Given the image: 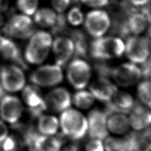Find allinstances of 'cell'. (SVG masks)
I'll return each mask as SVG.
<instances>
[{"instance_id": "obj_1", "label": "cell", "mask_w": 151, "mask_h": 151, "mask_svg": "<svg viewBox=\"0 0 151 151\" xmlns=\"http://www.w3.org/2000/svg\"><path fill=\"white\" fill-rule=\"evenodd\" d=\"M124 50L122 40L114 37H99L92 41L89 48L91 57L100 61L120 57Z\"/></svg>"}, {"instance_id": "obj_2", "label": "cell", "mask_w": 151, "mask_h": 151, "mask_svg": "<svg viewBox=\"0 0 151 151\" xmlns=\"http://www.w3.org/2000/svg\"><path fill=\"white\" fill-rule=\"evenodd\" d=\"M60 125L63 133L67 137L80 140L87 131V120L78 111L66 109L60 116Z\"/></svg>"}, {"instance_id": "obj_3", "label": "cell", "mask_w": 151, "mask_h": 151, "mask_svg": "<svg viewBox=\"0 0 151 151\" xmlns=\"http://www.w3.org/2000/svg\"><path fill=\"white\" fill-rule=\"evenodd\" d=\"M34 30L35 26L31 18L24 15H13L3 29L7 36L21 39L31 37Z\"/></svg>"}, {"instance_id": "obj_4", "label": "cell", "mask_w": 151, "mask_h": 151, "mask_svg": "<svg viewBox=\"0 0 151 151\" xmlns=\"http://www.w3.org/2000/svg\"><path fill=\"white\" fill-rule=\"evenodd\" d=\"M25 83V76L19 66L7 65L1 68L0 84L5 91H18L24 87Z\"/></svg>"}, {"instance_id": "obj_5", "label": "cell", "mask_w": 151, "mask_h": 151, "mask_svg": "<svg viewBox=\"0 0 151 151\" xmlns=\"http://www.w3.org/2000/svg\"><path fill=\"white\" fill-rule=\"evenodd\" d=\"M61 67L57 64L45 65L38 68L30 76V81L37 86L51 87L60 83L63 80Z\"/></svg>"}, {"instance_id": "obj_6", "label": "cell", "mask_w": 151, "mask_h": 151, "mask_svg": "<svg viewBox=\"0 0 151 151\" xmlns=\"http://www.w3.org/2000/svg\"><path fill=\"white\" fill-rule=\"evenodd\" d=\"M91 77V68L85 61L75 58L67 68V78L76 89H83L88 84Z\"/></svg>"}, {"instance_id": "obj_7", "label": "cell", "mask_w": 151, "mask_h": 151, "mask_svg": "<svg viewBox=\"0 0 151 151\" xmlns=\"http://www.w3.org/2000/svg\"><path fill=\"white\" fill-rule=\"evenodd\" d=\"M127 57L135 63H142L149 55L150 40L147 37H129L126 45Z\"/></svg>"}, {"instance_id": "obj_8", "label": "cell", "mask_w": 151, "mask_h": 151, "mask_svg": "<svg viewBox=\"0 0 151 151\" xmlns=\"http://www.w3.org/2000/svg\"><path fill=\"white\" fill-rule=\"evenodd\" d=\"M110 25L108 14L101 10L89 12L86 18L85 27L90 35L94 37H100L106 32Z\"/></svg>"}, {"instance_id": "obj_9", "label": "cell", "mask_w": 151, "mask_h": 151, "mask_svg": "<svg viewBox=\"0 0 151 151\" xmlns=\"http://www.w3.org/2000/svg\"><path fill=\"white\" fill-rule=\"evenodd\" d=\"M23 111V106L19 99L14 96H4L0 99V116L10 124L17 123Z\"/></svg>"}, {"instance_id": "obj_10", "label": "cell", "mask_w": 151, "mask_h": 151, "mask_svg": "<svg viewBox=\"0 0 151 151\" xmlns=\"http://www.w3.org/2000/svg\"><path fill=\"white\" fill-rule=\"evenodd\" d=\"M108 115L98 109L91 110L88 115V134L92 139L104 140L108 136L107 119Z\"/></svg>"}, {"instance_id": "obj_11", "label": "cell", "mask_w": 151, "mask_h": 151, "mask_svg": "<svg viewBox=\"0 0 151 151\" xmlns=\"http://www.w3.org/2000/svg\"><path fill=\"white\" fill-rule=\"evenodd\" d=\"M111 76L120 86L128 87L136 84L141 78L139 67L132 63H124L113 68Z\"/></svg>"}, {"instance_id": "obj_12", "label": "cell", "mask_w": 151, "mask_h": 151, "mask_svg": "<svg viewBox=\"0 0 151 151\" xmlns=\"http://www.w3.org/2000/svg\"><path fill=\"white\" fill-rule=\"evenodd\" d=\"M22 98L33 117H40L47 108L40 89L35 86H26L22 91Z\"/></svg>"}, {"instance_id": "obj_13", "label": "cell", "mask_w": 151, "mask_h": 151, "mask_svg": "<svg viewBox=\"0 0 151 151\" xmlns=\"http://www.w3.org/2000/svg\"><path fill=\"white\" fill-rule=\"evenodd\" d=\"M134 104V100L130 94L117 90L110 100L106 102L104 111L108 116L115 113H128L130 112Z\"/></svg>"}, {"instance_id": "obj_14", "label": "cell", "mask_w": 151, "mask_h": 151, "mask_svg": "<svg viewBox=\"0 0 151 151\" xmlns=\"http://www.w3.org/2000/svg\"><path fill=\"white\" fill-rule=\"evenodd\" d=\"M29 151H60L62 142L60 139L47 135H40L38 133L25 143Z\"/></svg>"}, {"instance_id": "obj_15", "label": "cell", "mask_w": 151, "mask_h": 151, "mask_svg": "<svg viewBox=\"0 0 151 151\" xmlns=\"http://www.w3.org/2000/svg\"><path fill=\"white\" fill-rule=\"evenodd\" d=\"M47 107L55 112H61L70 107L71 97L68 91L64 88L58 87L49 92L45 96Z\"/></svg>"}, {"instance_id": "obj_16", "label": "cell", "mask_w": 151, "mask_h": 151, "mask_svg": "<svg viewBox=\"0 0 151 151\" xmlns=\"http://www.w3.org/2000/svg\"><path fill=\"white\" fill-rule=\"evenodd\" d=\"M52 50L56 64L64 66L74 53V44L71 39L58 36L54 41Z\"/></svg>"}, {"instance_id": "obj_17", "label": "cell", "mask_w": 151, "mask_h": 151, "mask_svg": "<svg viewBox=\"0 0 151 151\" xmlns=\"http://www.w3.org/2000/svg\"><path fill=\"white\" fill-rule=\"evenodd\" d=\"M0 51L3 57L17 63L22 68H27L17 45L0 32Z\"/></svg>"}, {"instance_id": "obj_18", "label": "cell", "mask_w": 151, "mask_h": 151, "mask_svg": "<svg viewBox=\"0 0 151 151\" xmlns=\"http://www.w3.org/2000/svg\"><path fill=\"white\" fill-rule=\"evenodd\" d=\"M90 90L94 98L106 103L111 98L117 87L107 78L100 77L91 84Z\"/></svg>"}, {"instance_id": "obj_19", "label": "cell", "mask_w": 151, "mask_h": 151, "mask_svg": "<svg viewBox=\"0 0 151 151\" xmlns=\"http://www.w3.org/2000/svg\"><path fill=\"white\" fill-rule=\"evenodd\" d=\"M130 112L129 123L134 129L142 130L149 127L151 116L150 111L146 107L139 103L134 104Z\"/></svg>"}, {"instance_id": "obj_20", "label": "cell", "mask_w": 151, "mask_h": 151, "mask_svg": "<svg viewBox=\"0 0 151 151\" xmlns=\"http://www.w3.org/2000/svg\"><path fill=\"white\" fill-rule=\"evenodd\" d=\"M74 44V55L75 58H87L88 45L87 37L80 30L76 29L70 32Z\"/></svg>"}, {"instance_id": "obj_21", "label": "cell", "mask_w": 151, "mask_h": 151, "mask_svg": "<svg viewBox=\"0 0 151 151\" xmlns=\"http://www.w3.org/2000/svg\"><path fill=\"white\" fill-rule=\"evenodd\" d=\"M49 49L48 47L29 42L25 51V57L29 63L40 64L47 58Z\"/></svg>"}, {"instance_id": "obj_22", "label": "cell", "mask_w": 151, "mask_h": 151, "mask_svg": "<svg viewBox=\"0 0 151 151\" xmlns=\"http://www.w3.org/2000/svg\"><path fill=\"white\" fill-rule=\"evenodd\" d=\"M107 119V127L111 132L115 134H123L126 132L130 126L129 119L123 113H112Z\"/></svg>"}, {"instance_id": "obj_23", "label": "cell", "mask_w": 151, "mask_h": 151, "mask_svg": "<svg viewBox=\"0 0 151 151\" xmlns=\"http://www.w3.org/2000/svg\"><path fill=\"white\" fill-rule=\"evenodd\" d=\"M147 23L149 24L150 21L139 11V9L131 14L127 18L129 29L130 33L134 35H138L143 32L147 27Z\"/></svg>"}, {"instance_id": "obj_24", "label": "cell", "mask_w": 151, "mask_h": 151, "mask_svg": "<svg viewBox=\"0 0 151 151\" xmlns=\"http://www.w3.org/2000/svg\"><path fill=\"white\" fill-rule=\"evenodd\" d=\"M59 126L57 119L52 116H40L38 122L40 132L45 135H52L56 133Z\"/></svg>"}, {"instance_id": "obj_25", "label": "cell", "mask_w": 151, "mask_h": 151, "mask_svg": "<svg viewBox=\"0 0 151 151\" xmlns=\"http://www.w3.org/2000/svg\"><path fill=\"white\" fill-rule=\"evenodd\" d=\"M55 12L51 9L44 8L39 9L34 15V20L36 23L42 27H51L56 19Z\"/></svg>"}, {"instance_id": "obj_26", "label": "cell", "mask_w": 151, "mask_h": 151, "mask_svg": "<svg viewBox=\"0 0 151 151\" xmlns=\"http://www.w3.org/2000/svg\"><path fill=\"white\" fill-rule=\"evenodd\" d=\"M106 151H132L130 145L126 139L108 137L105 141Z\"/></svg>"}, {"instance_id": "obj_27", "label": "cell", "mask_w": 151, "mask_h": 151, "mask_svg": "<svg viewBox=\"0 0 151 151\" xmlns=\"http://www.w3.org/2000/svg\"><path fill=\"white\" fill-rule=\"evenodd\" d=\"M94 97L93 94L87 91L81 90L76 93L73 96L74 104L79 108L87 109L91 107L94 103Z\"/></svg>"}, {"instance_id": "obj_28", "label": "cell", "mask_w": 151, "mask_h": 151, "mask_svg": "<svg viewBox=\"0 0 151 151\" xmlns=\"http://www.w3.org/2000/svg\"><path fill=\"white\" fill-rule=\"evenodd\" d=\"M137 94L141 101L150 107V82L145 80L141 82L137 87Z\"/></svg>"}, {"instance_id": "obj_29", "label": "cell", "mask_w": 151, "mask_h": 151, "mask_svg": "<svg viewBox=\"0 0 151 151\" xmlns=\"http://www.w3.org/2000/svg\"><path fill=\"white\" fill-rule=\"evenodd\" d=\"M51 32L55 35L64 34L68 32L66 18L64 14L59 13L56 16L54 24L51 26Z\"/></svg>"}, {"instance_id": "obj_30", "label": "cell", "mask_w": 151, "mask_h": 151, "mask_svg": "<svg viewBox=\"0 0 151 151\" xmlns=\"http://www.w3.org/2000/svg\"><path fill=\"white\" fill-rule=\"evenodd\" d=\"M29 42L50 48L52 43V39L50 34L40 31L31 35Z\"/></svg>"}, {"instance_id": "obj_31", "label": "cell", "mask_w": 151, "mask_h": 151, "mask_svg": "<svg viewBox=\"0 0 151 151\" xmlns=\"http://www.w3.org/2000/svg\"><path fill=\"white\" fill-rule=\"evenodd\" d=\"M17 6L19 9L23 13L31 15H32L38 6L37 0H18Z\"/></svg>"}, {"instance_id": "obj_32", "label": "cell", "mask_w": 151, "mask_h": 151, "mask_svg": "<svg viewBox=\"0 0 151 151\" xmlns=\"http://www.w3.org/2000/svg\"><path fill=\"white\" fill-rule=\"evenodd\" d=\"M68 20L73 25H78L83 21V16L80 9L74 6L70 9L68 14Z\"/></svg>"}, {"instance_id": "obj_33", "label": "cell", "mask_w": 151, "mask_h": 151, "mask_svg": "<svg viewBox=\"0 0 151 151\" xmlns=\"http://www.w3.org/2000/svg\"><path fill=\"white\" fill-rule=\"evenodd\" d=\"M2 151H21L18 142L12 136H6L2 142Z\"/></svg>"}, {"instance_id": "obj_34", "label": "cell", "mask_w": 151, "mask_h": 151, "mask_svg": "<svg viewBox=\"0 0 151 151\" xmlns=\"http://www.w3.org/2000/svg\"><path fill=\"white\" fill-rule=\"evenodd\" d=\"M62 143H64V146L62 151H80V145L77 140L70 139V141H66L64 136H58Z\"/></svg>"}, {"instance_id": "obj_35", "label": "cell", "mask_w": 151, "mask_h": 151, "mask_svg": "<svg viewBox=\"0 0 151 151\" xmlns=\"http://www.w3.org/2000/svg\"><path fill=\"white\" fill-rule=\"evenodd\" d=\"M113 68L104 63H97L95 64V70L100 77L107 78L111 76Z\"/></svg>"}, {"instance_id": "obj_36", "label": "cell", "mask_w": 151, "mask_h": 151, "mask_svg": "<svg viewBox=\"0 0 151 151\" xmlns=\"http://www.w3.org/2000/svg\"><path fill=\"white\" fill-rule=\"evenodd\" d=\"M86 151H104V147L101 140L93 139L86 146Z\"/></svg>"}, {"instance_id": "obj_37", "label": "cell", "mask_w": 151, "mask_h": 151, "mask_svg": "<svg viewBox=\"0 0 151 151\" xmlns=\"http://www.w3.org/2000/svg\"><path fill=\"white\" fill-rule=\"evenodd\" d=\"M70 2L71 0H52V5L58 12L61 13L68 7Z\"/></svg>"}, {"instance_id": "obj_38", "label": "cell", "mask_w": 151, "mask_h": 151, "mask_svg": "<svg viewBox=\"0 0 151 151\" xmlns=\"http://www.w3.org/2000/svg\"><path fill=\"white\" fill-rule=\"evenodd\" d=\"M88 6L95 8L103 7L109 5V0H81Z\"/></svg>"}, {"instance_id": "obj_39", "label": "cell", "mask_w": 151, "mask_h": 151, "mask_svg": "<svg viewBox=\"0 0 151 151\" xmlns=\"http://www.w3.org/2000/svg\"><path fill=\"white\" fill-rule=\"evenodd\" d=\"M142 64L141 68H140L142 76H143L145 78H148L150 75V61L149 57L146 61L141 63Z\"/></svg>"}, {"instance_id": "obj_40", "label": "cell", "mask_w": 151, "mask_h": 151, "mask_svg": "<svg viewBox=\"0 0 151 151\" xmlns=\"http://www.w3.org/2000/svg\"><path fill=\"white\" fill-rule=\"evenodd\" d=\"M8 129L4 122L0 120V142H2L8 136Z\"/></svg>"}, {"instance_id": "obj_41", "label": "cell", "mask_w": 151, "mask_h": 151, "mask_svg": "<svg viewBox=\"0 0 151 151\" xmlns=\"http://www.w3.org/2000/svg\"><path fill=\"white\" fill-rule=\"evenodd\" d=\"M129 2L134 6L140 8L149 3L150 0H128Z\"/></svg>"}, {"instance_id": "obj_42", "label": "cell", "mask_w": 151, "mask_h": 151, "mask_svg": "<svg viewBox=\"0 0 151 151\" xmlns=\"http://www.w3.org/2000/svg\"><path fill=\"white\" fill-rule=\"evenodd\" d=\"M9 6V0H0V12L8 9Z\"/></svg>"}, {"instance_id": "obj_43", "label": "cell", "mask_w": 151, "mask_h": 151, "mask_svg": "<svg viewBox=\"0 0 151 151\" xmlns=\"http://www.w3.org/2000/svg\"><path fill=\"white\" fill-rule=\"evenodd\" d=\"M4 21H5L4 15L0 12V27L4 25Z\"/></svg>"}, {"instance_id": "obj_44", "label": "cell", "mask_w": 151, "mask_h": 151, "mask_svg": "<svg viewBox=\"0 0 151 151\" xmlns=\"http://www.w3.org/2000/svg\"><path fill=\"white\" fill-rule=\"evenodd\" d=\"M5 90L3 88V87L0 84V99L5 96Z\"/></svg>"}, {"instance_id": "obj_45", "label": "cell", "mask_w": 151, "mask_h": 151, "mask_svg": "<svg viewBox=\"0 0 151 151\" xmlns=\"http://www.w3.org/2000/svg\"><path fill=\"white\" fill-rule=\"evenodd\" d=\"M143 151H150V144H149L145 148Z\"/></svg>"}, {"instance_id": "obj_46", "label": "cell", "mask_w": 151, "mask_h": 151, "mask_svg": "<svg viewBox=\"0 0 151 151\" xmlns=\"http://www.w3.org/2000/svg\"><path fill=\"white\" fill-rule=\"evenodd\" d=\"M71 1H73V2H74V3H78L80 0H71Z\"/></svg>"}]
</instances>
